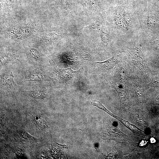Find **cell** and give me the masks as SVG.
Here are the masks:
<instances>
[{
  "label": "cell",
  "mask_w": 159,
  "mask_h": 159,
  "mask_svg": "<svg viewBox=\"0 0 159 159\" xmlns=\"http://www.w3.org/2000/svg\"><path fill=\"white\" fill-rule=\"evenodd\" d=\"M24 81L42 82L49 80L48 77L43 72L37 70L28 72L25 74Z\"/></svg>",
  "instance_id": "cell-1"
},
{
  "label": "cell",
  "mask_w": 159,
  "mask_h": 159,
  "mask_svg": "<svg viewBox=\"0 0 159 159\" xmlns=\"http://www.w3.org/2000/svg\"><path fill=\"white\" fill-rule=\"evenodd\" d=\"M78 72V71H73L70 68L59 69L57 71L59 80L61 82L64 84L72 81Z\"/></svg>",
  "instance_id": "cell-2"
},
{
  "label": "cell",
  "mask_w": 159,
  "mask_h": 159,
  "mask_svg": "<svg viewBox=\"0 0 159 159\" xmlns=\"http://www.w3.org/2000/svg\"><path fill=\"white\" fill-rule=\"evenodd\" d=\"M119 61L117 56H113L105 61L95 63L98 71L105 73L112 69Z\"/></svg>",
  "instance_id": "cell-3"
},
{
  "label": "cell",
  "mask_w": 159,
  "mask_h": 159,
  "mask_svg": "<svg viewBox=\"0 0 159 159\" xmlns=\"http://www.w3.org/2000/svg\"><path fill=\"white\" fill-rule=\"evenodd\" d=\"M14 76L12 73L8 72L2 74L0 78L1 86L7 89L13 88L16 86L14 80Z\"/></svg>",
  "instance_id": "cell-4"
},
{
  "label": "cell",
  "mask_w": 159,
  "mask_h": 159,
  "mask_svg": "<svg viewBox=\"0 0 159 159\" xmlns=\"http://www.w3.org/2000/svg\"><path fill=\"white\" fill-rule=\"evenodd\" d=\"M31 119L34 124L39 128L43 130L46 129L47 127L46 120L41 115L32 113L31 115Z\"/></svg>",
  "instance_id": "cell-5"
},
{
  "label": "cell",
  "mask_w": 159,
  "mask_h": 159,
  "mask_svg": "<svg viewBox=\"0 0 159 159\" xmlns=\"http://www.w3.org/2000/svg\"><path fill=\"white\" fill-rule=\"evenodd\" d=\"M30 95L34 98L42 99L46 98L48 95L47 90L44 88H39L28 92Z\"/></svg>",
  "instance_id": "cell-6"
},
{
  "label": "cell",
  "mask_w": 159,
  "mask_h": 159,
  "mask_svg": "<svg viewBox=\"0 0 159 159\" xmlns=\"http://www.w3.org/2000/svg\"><path fill=\"white\" fill-rule=\"evenodd\" d=\"M114 17L115 25L117 28L124 29H127V26L119 15L115 14Z\"/></svg>",
  "instance_id": "cell-7"
},
{
  "label": "cell",
  "mask_w": 159,
  "mask_h": 159,
  "mask_svg": "<svg viewBox=\"0 0 159 159\" xmlns=\"http://www.w3.org/2000/svg\"><path fill=\"white\" fill-rule=\"evenodd\" d=\"M101 22L99 19L94 22L91 24L85 27L84 30L85 31H92L96 29H99L101 26Z\"/></svg>",
  "instance_id": "cell-8"
},
{
  "label": "cell",
  "mask_w": 159,
  "mask_h": 159,
  "mask_svg": "<svg viewBox=\"0 0 159 159\" xmlns=\"http://www.w3.org/2000/svg\"><path fill=\"white\" fill-rule=\"evenodd\" d=\"M132 55L137 60L140 62L143 61L144 57L141 51L138 48L133 47L131 50Z\"/></svg>",
  "instance_id": "cell-9"
},
{
  "label": "cell",
  "mask_w": 159,
  "mask_h": 159,
  "mask_svg": "<svg viewBox=\"0 0 159 159\" xmlns=\"http://www.w3.org/2000/svg\"><path fill=\"white\" fill-rule=\"evenodd\" d=\"M101 39L105 45H107L109 42V37L108 34L102 29L100 32Z\"/></svg>",
  "instance_id": "cell-10"
},
{
  "label": "cell",
  "mask_w": 159,
  "mask_h": 159,
  "mask_svg": "<svg viewBox=\"0 0 159 159\" xmlns=\"http://www.w3.org/2000/svg\"><path fill=\"white\" fill-rule=\"evenodd\" d=\"M155 21L152 15L150 14L148 16L147 20V25L149 29H152L155 24Z\"/></svg>",
  "instance_id": "cell-11"
},
{
  "label": "cell",
  "mask_w": 159,
  "mask_h": 159,
  "mask_svg": "<svg viewBox=\"0 0 159 159\" xmlns=\"http://www.w3.org/2000/svg\"><path fill=\"white\" fill-rule=\"evenodd\" d=\"M122 19L125 24L127 26H128L131 22L130 17L128 14L124 13L122 15Z\"/></svg>",
  "instance_id": "cell-12"
},
{
  "label": "cell",
  "mask_w": 159,
  "mask_h": 159,
  "mask_svg": "<svg viewBox=\"0 0 159 159\" xmlns=\"http://www.w3.org/2000/svg\"><path fill=\"white\" fill-rule=\"evenodd\" d=\"M30 54L32 57L35 59H38L40 57L39 52L35 49L32 48L31 49Z\"/></svg>",
  "instance_id": "cell-13"
},
{
  "label": "cell",
  "mask_w": 159,
  "mask_h": 159,
  "mask_svg": "<svg viewBox=\"0 0 159 159\" xmlns=\"http://www.w3.org/2000/svg\"><path fill=\"white\" fill-rule=\"evenodd\" d=\"M135 92L137 97L140 101H142L143 99V96L142 92L139 88L136 89Z\"/></svg>",
  "instance_id": "cell-14"
},
{
  "label": "cell",
  "mask_w": 159,
  "mask_h": 159,
  "mask_svg": "<svg viewBox=\"0 0 159 159\" xmlns=\"http://www.w3.org/2000/svg\"><path fill=\"white\" fill-rule=\"evenodd\" d=\"M153 47L159 51V37L155 38L153 43Z\"/></svg>",
  "instance_id": "cell-15"
},
{
  "label": "cell",
  "mask_w": 159,
  "mask_h": 159,
  "mask_svg": "<svg viewBox=\"0 0 159 159\" xmlns=\"http://www.w3.org/2000/svg\"><path fill=\"white\" fill-rule=\"evenodd\" d=\"M152 82L154 84L159 83V77H156L153 79L152 80Z\"/></svg>",
  "instance_id": "cell-16"
},
{
  "label": "cell",
  "mask_w": 159,
  "mask_h": 159,
  "mask_svg": "<svg viewBox=\"0 0 159 159\" xmlns=\"http://www.w3.org/2000/svg\"><path fill=\"white\" fill-rule=\"evenodd\" d=\"M150 141L151 143H154L155 142V140L153 138H152L150 139Z\"/></svg>",
  "instance_id": "cell-17"
}]
</instances>
